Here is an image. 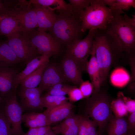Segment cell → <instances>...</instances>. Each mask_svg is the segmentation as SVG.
<instances>
[{
	"label": "cell",
	"instance_id": "obj_29",
	"mask_svg": "<svg viewBox=\"0 0 135 135\" xmlns=\"http://www.w3.org/2000/svg\"><path fill=\"white\" fill-rule=\"evenodd\" d=\"M93 0H69L74 15L78 18L80 13L88 6Z\"/></svg>",
	"mask_w": 135,
	"mask_h": 135
},
{
	"label": "cell",
	"instance_id": "obj_21",
	"mask_svg": "<svg viewBox=\"0 0 135 135\" xmlns=\"http://www.w3.org/2000/svg\"><path fill=\"white\" fill-rule=\"evenodd\" d=\"M106 130L108 135H125L128 131V118L114 116L108 123Z\"/></svg>",
	"mask_w": 135,
	"mask_h": 135
},
{
	"label": "cell",
	"instance_id": "obj_7",
	"mask_svg": "<svg viewBox=\"0 0 135 135\" xmlns=\"http://www.w3.org/2000/svg\"><path fill=\"white\" fill-rule=\"evenodd\" d=\"M16 90L2 99L0 109L11 126L13 135H23L21 124L23 109L17 101Z\"/></svg>",
	"mask_w": 135,
	"mask_h": 135
},
{
	"label": "cell",
	"instance_id": "obj_40",
	"mask_svg": "<svg viewBox=\"0 0 135 135\" xmlns=\"http://www.w3.org/2000/svg\"><path fill=\"white\" fill-rule=\"evenodd\" d=\"M125 135H134V134L130 131H128V132Z\"/></svg>",
	"mask_w": 135,
	"mask_h": 135
},
{
	"label": "cell",
	"instance_id": "obj_32",
	"mask_svg": "<svg viewBox=\"0 0 135 135\" xmlns=\"http://www.w3.org/2000/svg\"><path fill=\"white\" fill-rule=\"evenodd\" d=\"M50 126L42 127L29 128L28 131L23 135H43L52 130Z\"/></svg>",
	"mask_w": 135,
	"mask_h": 135
},
{
	"label": "cell",
	"instance_id": "obj_19",
	"mask_svg": "<svg viewBox=\"0 0 135 135\" xmlns=\"http://www.w3.org/2000/svg\"><path fill=\"white\" fill-rule=\"evenodd\" d=\"M52 55L51 54H48L38 56L27 63L25 68L18 73L14 78V84L15 88L16 89L19 85L22 80Z\"/></svg>",
	"mask_w": 135,
	"mask_h": 135
},
{
	"label": "cell",
	"instance_id": "obj_26",
	"mask_svg": "<svg viewBox=\"0 0 135 135\" xmlns=\"http://www.w3.org/2000/svg\"><path fill=\"white\" fill-rule=\"evenodd\" d=\"M124 95L122 92H119L117 98L112 100L111 106L112 113L115 116L121 117L125 116L128 113L126 108L123 100Z\"/></svg>",
	"mask_w": 135,
	"mask_h": 135
},
{
	"label": "cell",
	"instance_id": "obj_33",
	"mask_svg": "<svg viewBox=\"0 0 135 135\" xmlns=\"http://www.w3.org/2000/svg\"><path fill=\"white\" fill-rule=\"evenodd\" d=\"M79 89L84 98H88L92 94L93 90L92 85L88 80L84 82L80 85Z\"/></svg>",
	"mask_w": 135,
	"mask_h": 135
},
{
	"label": "cell",
	"instance_id": "obj_20",
	"mask_svg": "<svg viewBox=\"0 0 135 135\" xmlns=\"http://www.w3.org/2000/svg\"><path fill=\"white\" fill-rule=\"evenodd\" d=\"M20 62L6 41L0 42V67H9Z\"/></svg>",
	"mask_w": 135,
	"mask_h": 135
},
{
	"label": "cell",
	"instance_id": "obj_39",
	"mask_svg": "<svg viewBox=\"0 0 135 135\" xmlns=\"http://www.w3.org/2000/svg\"><path fill=\"white\" fill-rule=\"evenodd\" d=\"M43 135H56L54 133V132L51 130L46 133L45 134Z\"/></svg>",
	"mask_w": 135,
	"mask_h": 135
},
{
	"label": "cell",
	"instance_id": "obj_3",
	"mask_svg": "<svg viewBox=\"0 0 135 135\" xmlns=\"http://www.w3.org/2000/svg\"><path fill=\"white\" fill-rule=\"evenodd\" d=\"M114 12L100 0H93L90 6L80 14L81 30L106 29L113 18Z\"/></svg>",
	"mask_w": 135,
	"mask_h": 135
},
{
	"label": "cell",
	"instance_id": "obj_38",
	"mask_svg": "<svg viewBox=\"0 0 135 135\" xmlns=\"http://www.w3.org/2000/svg\"><path fill=\"white\" fill-rule=\"evenodd\" d=\"M9 8V7L5 5L0 0V15L5 13L7 11Z\"/></svg>",
	"mask_w": 135,
	"mask_h": 135
},
{
	"label": "cell",
	"instance_id": "obj_36",
	"mask_svg": "<svg viewBox=\"0 0 135 135\" xmlns=\"http://www.w3.org/2000/svg\"><path fill=\"white\" fill-rule=\"evenodd\" d=\"M128 131L135 134V112L130 113L128 118Z\"/></svg>",
	"mask_w": 135,
	"mask_h": 135
},
{
	"label": "cell",
	"instance_id": "obj_23",
	"mask_svg": "<svg viewBox=\"0 0 135 135\" xmlns=\"http://www.w3.org/2000/svg\"><path fill=\"white\" fill-rule=\"evenodd\" d=\"M22 120L29 128L49 126L46 117L43 113L26 112L22 115Z\"/></svg>",
	"mask_w": 135,
	"mask_h": 135
},
{
	"label": "cell",
	"instance_id": "obj_8",
	"mask_svg": "<svg viewBox=\"0 0 135 135\" xmlns=\"http://www.w3.org/2000/svg\"><path fill=\"white\" fill-rule=\"evenodd\" d=\"M28 36L30 42L38 54H50L56 55L61 51L62 45L50 34L34 30Z\"/></svg>",
	"mask_w": 135,
	"mask_h": 135
},
{
	"label": "cell",
	"instance_id": "obj_10",
	"mask_svg": "<svg viewBox=\"0 0 135 135\" xmlns=\"http://www.w3.org/2000/svg\"><path fill=\"white\" fill-rule=\"evenodd\" d=\"M7 38L6 42L20 62L28 63L38 56L37 50L30 43L27 34L22 32L18 35Z\"/></svg>",
	"mask_w": 135,
	"mask_h": 135
},
{
	"label": "cell",
	"instance_id": "obj_35",
	"mask_svg": "<svg viewBox=\"0 0 135 135\" xmlns=\"http://www.w3.org/2000/svg\"><path fill=\"white\" fill-rule=\"evenodd\" d=\"M126 108L128 112L130 114L135 112V101L124 96L123 97Z\"/></svg>",
	"mask_w": 135,
	"mask_h": 135
},
{
	"label": "cell",
	"instance_id": "obj_37",
	"mask_svg": "<svg viewBox=\"0 0 135 135\" xmlns=\"http://www.w3.org/2000/svg\"><path fill=\"white\" fill-rule=\"evenodd\" d=\"M132 18H130L126 14H125L123 16L126 22L130 25L135 28V15H132Z\"/></svg>",
	"mask_w": 135,
	"mask_h": 135
},
{
	"label": "cell",
	"instance_id": "obj_30",
	"mask_svg": "<svg viewBox=\"0 0 135 135\" xmlns=\"http://www.w3.org/2000/svg\"><path fill=\"white\" fill-rule=\"evenodd\" d=\"M74 86L65 84L63 83L57 84L48 90L46 94L58 96H64Z\"/></svg>",
	"mask_w": 135,
	"mask_h": 135
},
{
	"label": "cell",
	"instance_id": "obj_31",
	"mask_svg": "<svg viewBox=\"0 0 135 135\" xmlns=\"http://www.w3.org/2000/svg\"><path fill=\"white\" fill-rule=\"evenodd\" d=\"M0 135H13L10 123L0 109Z\"/></svg>",
	"mask_w": 135,
	"mask_h": 135
},
{
	"label": "cell",
	"instance_id": "obj_16",
	"mask_svg": "<svg viewBox=\"0 0 135 135\" xmlns=\"http://www.w3.org/2000/svg\"><path fill=\"white\" fill-rule=\"evenodd\" d=\"M74 106L71 102L47 109L43 113L46 116L48 124L58 122L65 119L72 113Z\"/></svg>",
	"mask_w": 135,
	"mask_h": 135
},
{
	"label": "cell",
	"instance_id": "obj_24",
	"mask_svg": "<svg viewBox=\"0 0 135 135\" xmlns=\"http://www.w3.org/2000/svg\"><path fill=\"white\" fill-rule=\"evenodd\" d=\"M29 2L32 4H36L42 6L54 7V10H56L58 12L73 14L70 6L62 0H31Z\"/></svg>",
	"mask_w": 135,
	"mask_h": 135
},
{
	"label": "cell",
	"instance_id": "obj_13",
	"mask_svg": "<svg viewBox=\"0 0 135 135\" xmlns=\"http://www.w3.org/2000/svg\"><path fill=\"white\" fill-rule=\"evenodd\" d=\"M35 9L38 22V30L50 32L56 19L57 14L52 8L36 4H32Z\"/></svg>",
	"mask_w": 135,
	"mask_h": 135
},
{
	"label": "cell",
	"instance_id": "obj_14",
	"mask_svg": "<svg viewBox=\"0 0 135 135\" xmlns=\"http://www.w3.org/2000/svg\"><path fill=\"white\" fill-rule=\"evenodd\" d=\"M66 81L60 66L49 64L44 72L38 88L42 92L57 84L64 83Z\"/></svg>",
	"mask_w": 135,
	"mask_h": 135
},
{
	"label": "cell",
	"instance_id": "obj_4",
	"mask_svg": "<svg viewBox=\"0 0 135 135\" xmlns=\"http://www.w3.org/2000/svg\"><path fill=\"white\" fill-rule=\"evenodd\" d=\"M61 44L67 46L80 37L84 33L81 30L79 18L73 14L58 12L56 19L50 32Z\"/></svg>",
	"mask_w": 135,
	"mask_h": 135
},
{
	"label": "cell",
	"instance_id": "obj_22",
	"mask_svg": "<svg viewBox=\"0 0 135 135\" xmlns=\"http://www.w3.org/2000/svg\"><path fill=\"white\" fill-rule=\"evenodd\" d=\"M49 64V59L44 62L38 68L26 78L20 84L22 87L33 88L40 84L44 72Z\"/></svg>",
	"mask_w": 135,
	"mask_h": 135
},
{
	"label": "cell",
	"instance_id": "obj_42",
	"mask_svg": "<svg viewBox=\"0 0 135 135\" xmlns=\"http://www.w3.org/2000/svg\"><path fill=\"white\" fill-rule=\"evenodd\" d=\"M96 135H102V134H100V133H99L98 132V133Z\"/></svg>",
	"mask_w": 135,
	"mask_h": 135
},
{
	"label": "cell",
	"instance_id": "obj_18",
	"mask_svg": "<svg viewBox=\"0 0 135 135\" xmlns=\"http://www.w3.org/2000/svg\"><path fill=\"white\" fill-rule=\"evenodd\" d=\"M91 57L88 62L86 71L89 76L93 88V93L98 92L100 90L102 84L100 74L99 67L95 55L94 43L91 54Z\"/></svg>",
	"mask_w": 135,
	"mask_h": 135
},
{
	"label": "cell",
	"instance_id": "obj_11",
	"mask_svg": "<svg viewBox=\"0 0 135 135\" xmlns=\"http://www.w3.org/2000/svg\"><path fill=\"white\" fill-rule=\"evenodd\" d=\"M42 92L38 87L28 88L22 87L18 94L23 110L32 112L42 110L44 108L40 96Z\"/></svg>",
	"mask_w": 135,
	"mask_h": 135
},
{
	"label": "cell",
	"instance_id": "obj_34",
	"mask_svg": "<svg viewBox=\"0 0 135 135\" xmlns=\"http://www.w3.org/2000/svg\"><path fill=\"white\" fill-rule=\"evenodd\" d=\"M68 94V100L71 102H76L84 98L79 88L74 86L70 90Z\"/></svg>",
	"mask_w": 135,
	"mask_h": 135
},
{
	"label": "cell",
	"instance_id": "obj_28",
	"mask_svg": "<svg viewBox=\"0 0 135 135\" xmlns=\"http://www.w3.org/2000/svg\"><path fill=\"white\" fill-rule=\"evenodd\" d=\"M131 7L135 8L134 0H114L110 8L114 13L121 14L123 10L128 11Z\"/></svg>",
	"mask_w": 135,
	"mask_h": 135
},
{
	"label": "cell",
	"instance_id": "obj_2",
	"mask_svg": "<svg viewBox=\"0 0 135 135\" xmlns=\"http://www.w3.org/2000/svg\"><path fill=\"white\" fill-rule=\"evenodd\" d=\"M112 100L106 92L100 89L98 92H93L85 104L83 116L94 121L98 126V132L102 135L109 120L114 116L111 106Z\"/></svg>",
	"mask_w": 135,
	"mask_h": 135
},
{
	"label": "cell",
	"instance_id": "obj_17",
	"mask_svg": "<svg viewBox=\"0 0 135 135\" xmlns=\"http://www.w3.org/2000/svg\"><path fill=\"white\" fill-rule=\"evenodd\" d=\"M23 32L17 21L6 12L0 15V35L8 38L18 35Z\"/></svg>",
	"mask_w": 135,
	"mask_h": 135
},
{
	"label": "cell",
	"instance_id": "obj_6",
	"mask_svg": "<svg viewBox=\"0 0 135 135\" xmlns=\"http://www.w3.org/2000/svg\"><path fill=\"white\" fill-rule=\"evenodd\" d=\"M95 30H89L88 34L84 38L75 39L67 46L66 55L74 59L82 72L86 71L88 58L91 54Z\"/></svg>",
	"mask_w": 135,
	"mask_h": 135
},
{
	"label": "cell",
	"instance_id": "obj_12",
	"mask_svg": "<svg viewBox=\"0 0 135 135\" xmlns=\"http://www.w3.org/2000/svg\"><path fill=\"white\" fill-rule=\"evenodd\" d=\"M59 66L66 80L78 86L84 82L81 68L76 61L70 57L66 55Z\"/></svg>",
	"mask_w": 135,
	"mask_h": 135
},
{
	"label": "cell",
	"instance_id": "obj_41",
	"mask_svg": "<svg viewBox=\"0 0 135 135\" xmlns=\"http://www.w3.org/2000/svg\"><path fill=\"white\" fill-rule=\"evenodd\" d=\"M2 100V98L0 95V108Z\"/></svg>",
	"mask_w": 135,
	"mask_h": 135
},
{
	"label": "cell",
	"instance_id": "obj_1",
	"mask_svg": "<svg viewBox=\"0 0 135 135\" xmlns=\"http://www.w3.org/2000/svg\"><path fill=\"white\" fill-rule=\"evenodd\" d=\"M94 41L103 84L111 68L122 56L123 53L116 40L107 29L95 30Z\"/></svg>",
	"mask_w": 135,
	"mask_h": 135
},
{
	"label": "cell",
	"instance_id": "obj_27",
	"mask_svg": "<svg viewBox=\"0 0 135 135\" xmlns=\"http://www.w3.org/2000/svg\"><path fill=\"white\" fill-rule=\"evenodd\" d=\"M44 108H49L62 104L68 102V98L65 96H58L46 94L41 97Z\"/></svg>",
	"mask_w": 135,
	"mask_h": 135
},
{
	"label": "cell",
	"instance_id": "obj_5",
	"mask_svg": "<svg viewBox=\"0 0 135 135\" xmlns=\"http://www.w3.org/2000/svg\"><path fill=\"white\" fill-rule=\"evenodd\" d=\"M107 29L116 40L123 53H135V28L128 24L121 14L114 13Z\"/></svg>",
	"mask_w": 135,
	"mask_h": 135
},
{
	"label": "cell",
	"instance_id": "obj_15",
	"mask_svg": "<svg viewBox=\"0 0 135 135\" xmlns=\"http://www.w3.org/2000/svg\"><path fill=\"white\" fill-rule=\"evenodd\" d=\"M17 70L9 67H0V95L4 99L16 89L14 84Z\"/></svg>",
	"mask_w": 135,
	"mask_h": 135
},
{
	"label": "cell",
	"instance_id": "obj_25",
	"mask_svg": "<svg viewBox=\"0 0 135 135\" xmlns=\"http://www.w3.org/2000/svg\"><path fill=\"white\" fill-rule=\"evenodd\" d=\"M78 125V135H96L98 133L97 124L89 118L81 116Z\"/></svg>",
	"mask_w": 135,
	"mask_h": 135
},
{
	"label": "cell",
	"instance_id": "obj_9",
	"mask_svg": "<svg viewBox=\"0 0 135 135\" xmlns=\"http://www.w3.org/2000/svg\"><path fill=\"white\" fill-rule=\"evenodd\" d=\"M19 4L20 7L15 6L13 8H9L6 12L17 21L23 30V33L28 34L38 27L36 10L33 6L32 7L29 2L26 4Z\"/></svg>",
	"mask_w": 135,
	"mask_h": 135
}]
</instances>
